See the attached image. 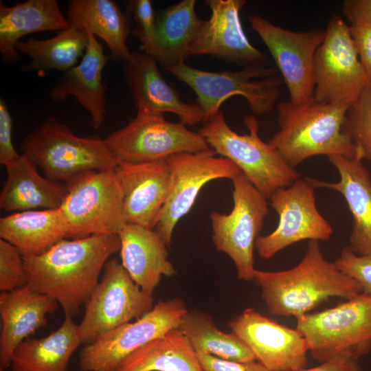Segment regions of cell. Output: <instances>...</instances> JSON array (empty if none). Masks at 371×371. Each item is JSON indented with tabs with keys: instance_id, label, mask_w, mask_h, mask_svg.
I'll use <instances>...</instances> for the list:
<instances>
[{
	"instance_id": "obj_32",
	"label": "cell",
	"mask_w": 371,
	"mask_h": 371,
	"mask_svg": "<svg viewBox=\"0 0 371 371\" xmlns=\"http://www.w3.org/2000/svg\"><path fill=\"white\" fill-rule=\"evenodd\" d=\"M88 43L87 33L70 26L50 38L30 37L20 41L16 49L31 58V62L23 67L25 71L43 72L55 69L65 73L78 64Z\"/></svg>"
},
{
	"instance_id": "obj_23",
	"label": "cell",
	"mask_w": 371,
	"mask_h": 371,
	"mask_svg": "<svg viewBox=\"0 0 371 371\" xmlns=\"http://www.w3.org/2000/svg\"><path fill=\"white\" fill-rule=\"evenodd\" d=\"M89 34V43L79 63L63 73L49 91L54 103L74 95L90 115L95 128H100L106 115L107 86L102 80V71L108 57L97 38Z\"/></svg>"
},
{
	"instance_id": "obj_22",
	"label": "cell",
	"mask_w": 371,
	"mask_h": 371,
	"mask_svg": "<svg viewBox=\"0 0 371 371\" xmlns=\"http://www.w3.org/2000/svg\"><path fill=\"white\" fill-rule=\"evenodd\" d=\"M59 304L28 286L10 292H1L0 368L8 369L19 344L48 324L47 315Z\"/></svg>"
},
{
	"instance_id": "obj_41",
	"label": "cell",
	"mask_w": 371,
	"mask_h": 371,
	"mask_svg": "<svg viewBox=\"0 0 371 371\" xmlns=\"http://www.w3.org/2000/svg\"><path fill=\"white\" fill-rule=\"evenodd\" d=\"M341 10L350 24L364 23L371 27V0H346Z\"/></svg>"
},
{
	"instance_id": "obj_4",
	"label": "cell",
	"mask_w": 371,
	"mask_h": 371,
	"mask_svg": "<svg viewBox=\"0 0 371 371\" xmlns=\"http://www.w3.org/2000/svg\"><path fill=\"white\" fill-rule=\"evenodd\" d=\"M21 149L49 179L68 182L91 170L115 168L118 161L105 139L79 137L54 117L23 139Z\"/></svg>"
},
{
	"instance_id": "obj_12",
	"label": "cell",
	"mask_w": 371,
	"mask_h": 371,
	"mask_svg": "<svg viewBox=\"0 0 371 371\" xmlns=\"http://www.w3.org/2000/svg\"><path fill=\"white\" fill-rule=\"evenodd\" d=\"M313 98L332 104H349L370 82L348 25L333 14L314 58Z\"/></svg>"
},
{
	"instance_id": "obj_5",
	"label": "cell",
	"mask_w": 371,
	"mask_h": 371,
	"mask_svg": "<svg viewBox=\"0 0 371 371\" xmlns=\"http://www.w3.org/2000/svg\"><path fill=\"white\" fill-rule=\"evenodd\" d=\"M245 123L249 133L238 134L229 126L220 111L198 133L216 154L238 166L253 186L269 199L276 191L290 186L301 175L267 142L260 139L255 117H245Z\"/></svg>"
},
{
	"instance_id": "obj_29",
	"label": "cell",
	"mask_w": 371,
	"mask_h": 371,
	"mask_svg": "<svg viewBox=\"0 0 371 371\" xmlns=\"http://www.w3.org/2000/svg\"><path fill=\"white\" fill-rule=\"evenodd\" d=\"M67 18L70 26L101 38L112 58L124 61L131 55L126 41L132 29L127 13L111 0H71Z\"/></svg>"
},
{
	"instance_id": "obj_37",
	"label": "cell",
	"mask_w": 371,
	"mask_h": 371,
	"mask_svg": "<svg viewBox=\"0 0 371 371\" xmlns=\"http://www.w3.org/2000/svg\"><path fill=\"white\" fill-rule=\"evenodd\" d=\"M334 262L340 271L359 284L363 293L371 294V256L358 255L346 246Z\"/></svg>"
},
{
	"instance_id": "obj_21",
	"label": "cell",
	"mask_w": 371,
	"mask_h": 371,
	"mask_svg": "<svg viewBox=\"0 0 371 371\" xmlns=\"http://www.w3.org/2000/svg\"><path fill=\"white\" fill-rule=\"evenodd\" d=\"M328 158L339 180L330 183L309 177L310 181L316 188H328L342 195L352 216L349 247L358 255L371 256V175L360 160L340 155Z\"/></svg>"
},
{
	"instance_id": "obj_8",
	"label": "cell",
	"mask_w": 371,
	"mask_h": 371,
	"mask_svg": "<svg viewBox=\"0 0 371 371\" xmlns=\"http://www.w3.org/2000/svg\"><path fill=\"white\" fill-rule=\"evenodd\" d=\"M115 168L85 172L65 183L67 193L59 209L69 238L118 234L126 224Z\"/></svg>"
},
{
	"instance_id": "obj_33",
	"label": "cell",
	"mask_w": 371,
	"mask_h": 371,
	"mask_svg": "<svg viewBox=\"0 0 371 371\" xmlns=\"http://www.w3.org/2000/svg\"><path fill=\"white\" fill-rule=\"evenodd\" d=\"M177 328L195 352L230 361H256L252 351L240 338L232 331L225 333L217 328L207 313L188 311L182 317Z\"/></svg>"
},
{
	"instance_id": "obj_16",
	"label": "cell",
	"mask_w": 371,
	"mask_h": 371,
	"mask_svg": "<svg viewBox=\"0 0 371 371\" xmlns=\"http://www.w3.org/2000/svg\"><path fill=\"white\" fill-rule=\"evenodd\" d=\"M276 62L286 84L290 102L301 104L314 95V58L325 30L296 32L277 25L260 15L248 18Z\"/></svg>"
},
{
	"instance_id": "obj_6",
	"label": "cell",
	"mask_w": 371,
	"mask_h": 371,
	"mask_svg": "<svg viewBox=\"0 0 371 371\" xmlns=\"http://www.w3.org/2000/svg\"><path fill=\"white\" fill-rule=\"evenodd\" d=\"M166 71L196 93V103L204 113V123L221 111L226 100L236 95L243 97L254 113H269L277 103L284 82L275 67L265 65L245 67L236 71L213 72L192 67L183 62Z\"/></svg>"
},
{
	"instance_id": "obj_39",
	"label": "cell",
	"mask_w": 371,
	"mask_h": 371,
	"mask_svg": "<svg viewBox=\"0 0 371 371\" xmlns=\"http://www.w3.org/2000/svg\"><path fill=\"white\" fill-rule=\"evenodd\" d=\"M12 119L4 100H0V164L4 166L18 159L12 140Z\"/></svg>"
},
{
	"instance_id": "obj_26",
	"label": "cell",
	"mask_w": 371,
	"mask_h": 371,
	"mask_svg": "<svg viewBox=\"0 0 371 371\" xmlns=\"http://www.w3.org/2000/svg\"><path fill=\"white\" fill-rule=\"evenodd\" d=\"M70 27L56 0H27L12 6L0 3V52L7 63L20 55L16 47L29 34L62 31Z\"/></svg>"
},
{
	"instance_id": "obj_13",
	"label": "cell",
	"mask_w": 371,
	"mask_h": 371,
	"mask_svg": "<svg viewBox=\"0 0 371 371\" xmlns=\"http://www.w3.org/2000/svg\"><path fill=\"white\" fill-rule=\"evenodd\" d=\"M188 311L179 298L159 300L148 313L122 325L87 344L79 355L82 371H115L131 353L177 328Z\"/></svg>"
},
{
	"instance_id": "obj_10",
	"label": "cell",
	"mask_w": 371,
	"mask_h": 371,
	"mask_svg": "<svg viewBox=\"0 0 371 371\" xmlns=\"http://www.w3.org/2000/svg\"><path fill=\"white\" fill-rule=\"evenodd\" d=\"M153 294L144 291L131 278L121 262L110 259L102 279L87 302L78 325L82 344H90L122 325L138 319L153 307Z\"/></svg>"
},
{
	"instance_id": "obj_14",
	"label": "cell",
	"mask_w": 371,
	"mask_h": 371,
	"mask_svg": "<svg viewBox=\"0 0 371 371\" xmlns=\"http://www.w3.org/2000/svg\"><path fill=\"white\" fill-rule=\"evenodd\" d=\"M216 155L210 148L166 159L170 168L168 194L153 229L168 247L177 223L190 211L203 187L216 179L232 180L241 172L231 161Z\"/></svg>"
},
{
	"instance_id": "obj_7",
	"label": "cell",
	"mask_w": 371,
	"mask_h": 371,
	"mask_svg": "<svg viewBox=\"0 0 371 371\" xmlns=\"http://www.w3.org/2000/svg\"><path fill=\"white\" fill-rule=\"evenodd\" d=\"M296 329L320 363L348 357L355 359L371 349V294L361 293L331 308L297 319Z\"/></svg>"
},
{
	"instance_id": "obj_20",
	"label": "cell",
	"mask_w": 371,
	"mask_h": 371,
	"mask_svg": "<svg viewBox=\"0 0 371 371\" xmlns=\"http://www.w3.org/2000/svg\"><path fill=\"white\" fill-rule=\"evenodd\" d=\"M115 171L123 194L126 223L153 229L168 194L170 168L166 159L118 163Z\"/></svg>"
},
{
	"instance_id": "obj_25",
	"label": "cell",
	"mask_w": 371,
	"mask_h": 371,
	"mask_svg": "<svg viewBox=\"0 0 371 371\" xmlns=\"http://www.w3.org/2000/svg\"><path fill=\"white\" fill-rule=\"evenodd\" d=\"M6 181L0 194V207L11 212L57 209L67 193L65 184L42 177L26 156L5 166Z\"/></svg>"
},
{
	"instance_id": "obj_31",
	"label": "cell",
	"mask_w": 371,
	"mask_h": 371,
	"mask_svg": "<svg viewBox=\"0 0 371 371\" xmlns=\"http://www.w3.org/2000/svg\"><path fill=\"white\" fill-rule=\"evenodd\" d=\"M115 371H203L196 353L175 328L134 351Z\"/></svg>"
},
{
	"instance_id": "obj_36",
	"label": "cell",
	"mask_w": 371,
	"mask_h": 371,
	"mask_svg": "<svg viewBox=\"0 0 371 371\" xmlns=\"http://www.w3.org/2000/svg\"><path fill=\"white\" fill-rule=\"evenodd\" d=\"M126 5L136 24L131 34L141 43V51L147 53L154 44L156 34V12L153 2L150 0H131Z\"/></svg>"
},
{
	"instance_id": "obj_28",
	"label": "cell",
	"mask_w": 371,
	"mask_h": 371,
	"mask_svg": "<svg viewBox=\"0 0 371 371\" xmlns=\"http://www.w3.org/2000/svg\"><path fill=\"white\" fill-rule=\"evenodd\" d=\"M0 237L17 248L23 258L44 254L68 238L59 208L13 212L0 218Z\"/></svg>"
},
{
	"instance_id": "obj_2",
	"label": "cell",
	"mask_w": 371,
	"mask_h": 371,
	"mask_svg": "<svg viewBox=\"0 0 371 371\" xmlns=\"http://www.w3.org/2000/svg\"><path fill=\"white\" fill-rule=\"evenodd\" d=\"M253 281L271 314L297 319L329 297L348 300L363 293L355 280L324 257L317 240L308 241L296 266L279 271L256 269Z\"/></svg>"
},
{
	"instance_id": "obj_34",
	"label": "cell",
	"mask_w": 371,
	"mask_h": 371,
	"mask_svg": "<svg viewBox=\"0 0 371 371\" xmlns=\"http://www.w3.org/2000/svg\"><path fill=\"white\" fill-rule=\"evenodd\" d=\"M343 132L360 150L363 159L371 161V81L349 106Z\"/></svg>"
},
{
	"instance_id": "obj_9",
	"label": "cell",
	"mask_w": 371,
	"mask_h": 371,
	"mask_svg": "<svg viewBox=\"0 0 371 371\" xmlns=\"http://www.w3.org/2000/svg\"><path fill=\"white\" fill-rule=\"evenodd\" d=\"M233 207L229 214L212 211V241L232 260L239 280L253 281L254 251L268 214L267 199L240 172L232 180Z\"/></svg>"
},
{
	"instance_id": "obj_42",
	"label": "cell",
	"mask_w": 371,
	"mask_h": 371,
	"mask_svg": "<svg viewBox=\"0 0 371 371\" xmlns=\"http://www.w3.org/2000/svg\"><path fill=\"white\" fill-rule=\"evenodd\" d=\"M297 371H362V368L357 359L341 357L322 363L314 368H303Z\"/></svg>"
},
{
	"instance_id": "obj_15",
	"label": "cell",
	"mask_w": 371,
	"mask_h": 371,
	"mask_svg": "<svg viewBox=\"0 0 371 371\" xmlns=\"http://www.w3.org/2000/svg\"><path fill=\"white\" fill-rule=\"evenodd\" d=\"M316 188L308 177H299L290 186L278 189L269 198L279 216L276 228L259 236L255 248L259 256L269 260L284 248L302 240H328L333 229L316 205Z\"/></svg>"
},
{
	"instance_id": "obj_17",
	"label": "cell",
	"mask_w": 371,
	"mask_h": 371,
	"mask_svg": "<svg viewBox=\"0 0 371 371\" xmlns=\"http://www.w3.org/2000/svg\"><path fill=\"white\" fill-rule=\"evenodd\" d=\"M228 326L269 371L305 368L307 344L296 328L281 325L253 308L245 310Z\"/></svg>"
},
{
	"instance_id": "obj_27",
	"label": "cell",
	"mask_w": 371,
	"mask_h": 371,
	"mask_svg": "<svg viewBox=\"0 0 371 371\" xmlns=\"http://www.w3.org/2000/svg\"><path fill=\"white\" fill-rule=\"evenodd\" d=\"M195 0H183L156 12L154 44L147 54L165 70L185 62L203 25L196 12Z\"/></svg>"
},
{
	"instance_id": "obj_1",
	"label": "cell",
	"mask_w": 371,
	"mask_h": 371,
	"mask_svg": "<svg viewBox=\"0 0 371 371\" xmlns=\"http://www.w3.org/2000/svg\"><path fill=\"white\" fill-rule=\"evenodd\" d=\"M120 249L118 234L64 239L43 254L23 258L27 286L56 300L72 318L87 302L109 257Z\"/></svg>"
},
{
	"instance_id": "obj_30",
	"label": "cell",
	"mask_w": 371,
	"mask_h": 371,
	"mask_svg": "<svg viewBox=\"0 0 371 371\" xmlns=\"http://www.w3.org/2000/svg\"><path fill=\"white\" fill-rule=\"evenodd\" d=\"M82 344L71 317L42 338H27L14 350L10 371H67L70 359Z\"/></svg>"
},
{
	"instance_id": "obj_38",
	"label": "cell",
	"mask_w": 371,
	"mask_h": 371,
	"mask_svg": "<svg viewBox=\"0 0 371 371\" xmlns=\"http://www.w3.org/2000/svg\"><path fill=\"white\" fill-rule=\"evenodd\" d=\"M196 353L203 371H269L258 361L240 362L220 359L201 352Z\"/></svg>"
},
{
	"instance_id": "obj_19",
	"label": "cell",
	"mask_w": 371,
	"mask_h": 371,
	"mask_svg": "<svg viewBox=\"0 0 371 371\" xmlns=\"http://www.w3.org/2000/svg\"><path fill=\"white\" fill-rule=\"evenodd\" d=\"M123 75L137 112L175 114L184 125L203 122L204 113L197 104L183 101L179 92L165 80L157 61L145 52H131L123 61Z\"/></svg>"
},
{
	"instance_id": "obj_35",
	"label": "cell",
	"mask_w": 371,
	"mask_h": 371,
	"mask_svg": "<svg viewBox=\"0 0 371 371\" xmlns=\"http://www.w3.org/2000/svg\"><path fill=\"white\" fill-rule=\"evenodd\" d=\"M28 284L23 257L16 247L0 239V291L10 292Z\"/></svg>"
},
{
	"instance_id": "obj_24",
	"label": "cell",
	"mask_w": 371,
	"mask_h": 371,
	"mask_svg": "<svg viewBox=\"0 0 371 371\" xmlns=\"http://www.w3.org/2000/svg\"><path fill=\"white\" fill-rule=\"evenodd\" d=\"M118 235L121 263L144 291L153 294L162 276L177 273L168 260V246L154 229L126 223Z\"/></svg>"
},
{
	"instance_id": "obj_40",
	"label": "cell",
	"mask_w": 371,
	"mask_h": 371,
	"mask_svg": "<svg viewBox=\"0 0 371 371\" xmlns=\"http://www.w3.org/2000/svg\"><path fill=\"white\" fill-rule=\"evenodd\" d=\"M360 61L371 81V27L364 23L350 25Z\"/></svg>"
},
{
	"instance_id": "obj_3",
	"label": "cell",
	"mask_w": 371,
	"mask_h": 371,
	"mask_svg": "<svg viewBox=\"0 0 371 371\" xmlns=\"http://www.w3.org/2000/svg\"><path fill=\"white\" fill-rule=\"evenodd\" d=\"M349 104L290 101L276 105L279 130L267 142L291 168L317 155L363 160L360 150L343 132Z\"/></svg>"
},
{
	"instance_id": "obj_43",
	"label": "cell",
	"mask_w": 371,
	"mask_h": 371,
	"mask_svg": "<svg viewBox=\"0 0 371 371\" xmlns=\"http://www.w3.org/2000/svg\"><path fill=\"white\" fill-rule=\"evenodd\" d=\"M7 370L8 369H5V368H0V371H8Z\"/></svg>"
},
{
	"instance_id": "obj_18",
	"label": "cell",
	"mask_w": 371,
	"mask_h": 371,
	"mask_svg": "<svg viewBox=\"0 0 371 371\" xmlns=\"http://www.w3.org/2000/svg\"><path fill=\"white\" fill-rule=\"evenodd\" d=\"M211 14L190 48V56L211 55L245 67L265 65L267 56L245 35L240 12L245 0H206Z\"/></svg>"
},
{
	"instance_id": "obj_11",
	"label": "cell",
	"mask_w": 371,
	"mask_h": 371,
	"mask_svg": "<svg viewBox=\"0 0 371 371\" xmlns=\"http://www.w3.org/2000/svg\"><path fill=\"white\" fill-rule=\"evenodd\" d=\"M105 140L118 163L165 160L179 153L211 148L198 132L182 123L168 122L164 114L140 112Z\"/></svg>"
}]
</instances>
